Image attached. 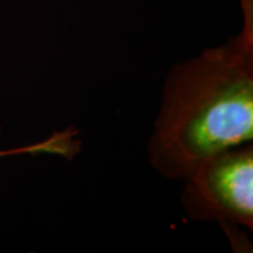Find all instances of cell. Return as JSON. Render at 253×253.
Here are the masks:
<instances>
[{"mask_svg":"<svg viewBox=\"0 0 253 253\" xmlns=\"http://www.w3.org/2000/svg\"><path fill=\"white\" fill-rule=\"evenodd\" d=\"M242 31L173 66L148 142L154 169L186 180L212 155L253 139V0Z\"/></svg>","mask_w":253,"mask_h":253,"instance_id":"6da1fadb","label":"cell"},{"mask_svg":"<svg viewBox=\"0 0 253 253\" xmlns=\"http://www.w3.org/2000/svg\"><path fill=\"white\" fill-rule=\"evenodd\" d=\"M184 181L181 203L190 218L252 229V142L210 156Z\"/></svg>","mask_w":253,"mask_h":253,"instance_id":"7a4b0ae2","label":"cell"},{"mask_svg":"<svg viewBox=\"0 0 253 253\" xmlns=\"http://www.w3.org/2000/svg\"><path fill=\"white\" fill-rule=\"evenodd\" d=\"M78 131L68 128L54 132L42 141L31 145H24L14 149L0 151V158H7L14 155H58L65 159H73L81 152V141L76 138Z\"/></svg>","mask_w":253,"mask_h":253,"instance_id":"3957f363","label":"cell"}]
</instances>
